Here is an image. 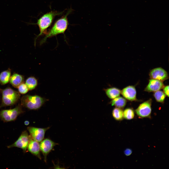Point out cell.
<instances>
[{"instance_id": "cell-1", "label": "cell", "mask_w": 169, "mask_h": 169, "mask_svg": "<svg viewBox=\"0 0 169 169\" xmlns=\"http://www.w3.org/2000/svg\"><path fill=\"white\" fill-rule=\"evenodd\" d=\"M73 10L69 9L66 14L58 19L54 23L50 30L46 34L45 36L40 41L41 45L46 41L48 38L52 37L60 34H64L67 29L69 25L67 17Z\"/></svg>"}, {"instance_id": "cell-2", "label": "cell", "mask_w": 169, "mask_h": 169, "mask_svg": "<svg viewBox=\"0 0 169 169\" xmlns=\"http://www.w3.org/2000/svg\"><path fill=\"white\" fill-rule=\"evenodd\" d=\"M63 12L51 11L44 14L38 19L36 24L39 27L40 33L35 39V45H36L38 38L42 34L46 33L47 29L51 24L55 17L57 15H61Z\"/></svg>"}, {"instance_id": "cell-3", "label": "cell", "mask_w": 169, "mask_h": 169, "mask_svg": "<svg viewBox=\"0 0 169 169\" xmlns=\"http://www.w3.org/2000/svg\"><path fill=\"white\" fill-rule=\"evenodd\" d=\"M46 100L38 95H26L21 97V105L30 110H37L40 108Z\"/></svg>"}, {"instance_id": "cell-4", "label": "cell", "mask_w": 169, "mask_h": 169, "mask_svg": "<svg viewBox=\"0 0 169 169\" xmlns=\"http://www.w3.org/2000/svg\"><path fill=\"white\" fill-rule=\"evenodd\" d=\"M1 92L2 99L0 108L4 107L14 105L20 97V95L19 92L10 87L1 90Z\"/></svg>"}, {"instance_id": "cell-5", "label": "cell", "mask_w": 169, "mask_h": 169, "mask_svg": "<svg viewBox=\"0 0 169 169\" xmlns=\"http://www.w3.org/2000/svg\"><path fill=\"white\" fill-rule=\"evenodd\" d=\"M22 106L19 104L14 108L1 110L0 111V118L4 122L15 120L19 115L24 112L22 109Z\"/></svg>"}, {"instance_id": "cell-6", "label": "cell", "mask_w": 169, "mask_h": 169, "mask_svg": "<svg viewBox=\"0 0 169 169\" xmlns=\"http://www.w3.org/2000/svg\"><path fill=\"white\" fill-rule=\"evenodd\" d=\"M29 142V135L26 131L22 132L18 139L12 144L8 146V148L15 147L22 149L25 152L27 148Z\"/></svg>"}, {"instance_id": "cell-7", "label": "cell", "mask_w": 169, "mask_h": 169, "mask_svg": "<svg viewBox=\"0 0 169 169\" xmlns=\"http://www.w3.org/2000/svg\"><path fill=\"white\" fill-rule=\"evenodd\" d=\"M50 128V127L41 128L29 127H27V129L32 138L35 140L40 142L43 140L46 131Z\"/></svg>"}, {"instance_id": "cell-8", "label": "cell", "mask_w": 169, "mask_h": 169, "mask_svg": "<svg viewBox=\"0 0 169 169\" xmlns=\"http://www.w3.org/2000/svg\"><path fill=\"white\" fill-rule=\"evenodd\" d=\"M151 103L152 100L150 99L140 104L135 110L137 115L141 118L149 116L151 111Z\"/></svg>"}, {"instance_id": "cell-9", "label": "cell", "mask_w": 169, "mask_h": 169, "mask_svg": "<svg viewBox=\"0 0 169 169\" xmlns=\"http://www.w3.org/2000/svg\"><path fill=\"white\" fill-rule=\"evenodd\" d=\"M41 142L40 144V150L44 156V161L46 162L47 155L58 144L48 138H46Z\"/></svg>"}, {"instance_id": "cell-10", "label": "cell", "mask_w": 169, "mask_h": 169, "mask_svg": "<svg viewBox=\"0 0 169 169\" xmlns=\"http://www.w3.org/2000/svg\"><path fill=\"white\" fill-rule=\"evenodd\" d=\"M151 79L161 81L167 79L168 78L167 72L162 68L158 67L151 70L149 73Z\"/></svg>"}, {"instance_id": "cell-11", "label": "cell", "mask_w": 169, "mask_h": 169, "mask_svg": "<svg viewBox=\"0 0 169 169\" xmlns=\"http://www.w3.org/2000/svg\"><path fill=\"white\" fill-rule=\"evenodd\" d=\"M27 148L28 151L32 154L41 159L40 144L38 142L33 139L30 135H29V142Z\"/></svg>"}, {"instance_id": "cell-12", "label": "cell", "mask_w": 169, "mask_h": 169, "mask_svg": "<svg viewBox=\"0 0 169 169\" xmlns=\"http://www.w3.org/2000/svg\"><path fill=\"white\" fill-rule=\"evenodd\" d=\"M164 87L162 81L151 79L149 80V83L145 90L148 92H155L161 89Z\"/></svg>"}, {"instance_id": "cell-13", "label": "cell", "mask_w": 169, "mask_h": 169, "mask_svg": "<svg viewBox=\"0 0 169 169\" xmlns=\"http://www.w3.org/2000/svg\"><path fill=\"white\" fill-rule=\"evenodd\" d=\"M121 93L128 100L134 101L136 100V90L133 86H129L124 88L121 91Z\"/></svg>"}, {"instance_id": "cell-14", "label": "cell", "mask_w": 169, "mask_h": 169, "mask_svg": "<svg viewBox=\"0 0 169 169\" xmlns=\"http://www.w3.org/2000/svg\"><path fill=\"white\" fill-rule=\"evenodd\" d=\"M9 82L14 87L17 88L19 85L24 82V77L18 73H14L11 76Z\"/></svg>"}, {"instance_id": "cell-15", "label": "cell", "mask_w": 169, "mask_h": 169, "mask_svg": "<svg viewBox=\"0 0 169 169\" xmlns=\"http://www.w3.org/2000/svg\"><path fill=\"white\" fill-rule=\"evenodd\" d=\"M105 91L107 96L112 100L119 97L121 92L119 89L115 87L107 88L105 89Z\"/></svg>"}, {"instance_id": "cell-16", "label": "cell", "mask_w": 169, "mask_h": 169, "mask_svg": "<svg viewBox=\"0 0 169 169\" xmlns=\"http://www.w3.org/2000/svg\"><path fill=\"white\" fill-rule=\"evenodd\" d=\"M11 74V70L9 69L0 73V84L1 85H5L9 81Z\"/></svg>"}, {"instance_id": "cell-17", "label": "cell", "mask_w": 169, "mask_h": 169, "mask_svg": "<svg viewBox=\"0 0 169 169\" xmlns=\"http://www.w3.org/2000/svg\"><path fill=\"white\" fill-rule=\"evenodd\" d=\"M127 100L125 98L121 97H118L112 99L110 103L112 106L121 108L125 106Z\"/></svg>"}, {"instance_id": "cell-18", "label": "cell", "mask_w": 169, "mask_h": 169, "mask_svg": "<svg viewBox=\"0 0 169 169\" xmlns=\"http://www.w3.org/2000/svg\"><path fill=\"white\" fill-rule=\"evenodd\" d=\"M25 84L28 88L29 90H32L37 85L38 83L37 80L34 77H30L26 80Z\"/></svg>"}, {"instance_id": "cell-19", "label": "cell", "mask_w": 169, "mask_h": 169, "mask_svg": "<svg viewBox=\"0 0 169 169\" xmlns=\"http://www.w3.org/2000/svg\"><path fill=\"white\" fill-rule=\"evenodd\" d=\"M112 115L114 118L117 120H122L123 118V111L121 108H114L112 111Z\"/></svg>"}, {"instance_id": "cell-20", "label": "cell", "mask_w": 169, "mask_h": 169, "mask_svg": "<svg viewBox=\"0 0 169 169\" xmlns=\"http://www.w3.org/2000/svg\"><path fill=\"white\" fill-rule=\"evenodd\" d=\"M154 96L157 102L163 103L165 98L166 95L162 91L158 90L155 92Z\"/></svg>"}, {"instance_id": "cell-21", "label": "cell", "mask_w": 169, "mask_h": 169, "mask_svg": "<svg viewBox=\"0 0 169 169\" xmlns=\"http://www.w3.org/2000/svg\"><path fill=\"white\" fill-rule=\"evenodd\" d=\"M134 114L133 111L130 108L125 109L123 112V117L127 120H131L134 117Z\"/></svg>"}, {"instance_id": "cell-22", "label": "cell", "mask_w": 169, "mask_h": 169, "mask_svg": "<svg viewBox=\"0 0 169 169\" xmlns=\"http://www.w3.org/2000/svg\"><path fill=\"white\" fill-rule=\"evenodd\" d=\"M17 88L19 93L22 94L26 93L29 90L26 84L24 83L19 85Z\"/></svg>"}, {"instance_id": "cell-23", "label": "cell", "mask_w": 169, "mask_h": 169, "mask_svg": "<svg viewBox=\"0 0 169 169\" xmlns=\"http://www.w3.org/2000/svg\"><path fill=\"white\" fill-rule=\"evenodd\" d=\"M132 153V150L129 148L126 149L124 151V154L127 156H130L131 154Z\"/></svg>"}, {"instance_id": "cell-24", "label": "cell", "mask_w": 169, "mask_h": 169, "mask_svg": "<svg viewBox=\"0 0 169 169\" xmlns=\"http://www.w3.org/2000/svg\"><path fill=\"white\" fill-rule=\"evenodd\" d=\"M163 88L164 93L168 97H169V85L166 86L165 87H164Z\"/></svg>"}, {"instance_id": "cell-25", "label": "cell", "mask_w": 169, "mask_h": 169, "mask_svg": "<svg viewBox=\"0 0 169 169\" xmlns=\"http://www.w3.org/2000/svg\"><path fill=\"white\" fill-rule=\"evenodd\" d=\"M24 124L26 125H28L29 124V122L27 120L25 121L24 122Z\"/></svg>"}]
</instances>
